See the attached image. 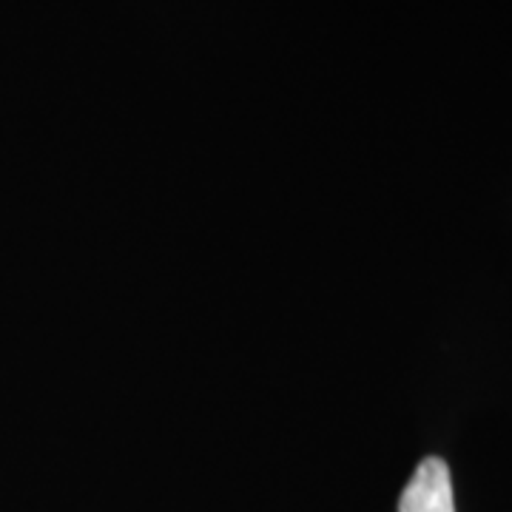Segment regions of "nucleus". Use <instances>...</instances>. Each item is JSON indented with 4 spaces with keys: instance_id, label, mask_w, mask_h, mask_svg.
I'll return each mask as SVG.
<instances>
[{
    "instance_id": "nucleus-1",
    "label": "nucleus",
    "mask_w": 512,
    "mask_h": 512,
    "mask_svg": "<svg viewBox=\"0 0 512 512\" xmlns=\"http://www.w3.org/2000/svg\"><path fill=\"white\" fill-rule=\"evenodd\" d=\"M399 512H456L453 481L441 458H424L404 487Z\"/></svg>"
}]
</instances>
